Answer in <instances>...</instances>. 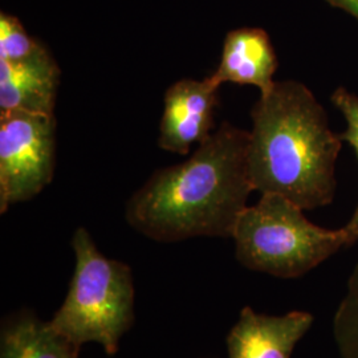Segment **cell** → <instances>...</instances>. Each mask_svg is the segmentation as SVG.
<instances>
[{
	"instance_id": "1",
	"label": "cell",
	"mask_w": 358,
	"mask_h": 358,
	"mask_svg": "<svg viewBox=\"0 0 358 358\" xmlns=\"http://www.w3.org/2000/svg\"><path fill=\"white\" fill-rule=\"evenodd\" d=\"M250 131L224 121L195 153L154 173L127 205L129 224L157 242L232 238L254 192L248 174Z\"/></svg>"
},
{
	"instance_id": "2",
	"label": "cell",
	"mask_w": 358,
	"mask_h": 358,
	"mask_svg": "<svg viewBox=\"0 0 358 358\" xmlns=\"http://www.w3.org/2000/svg\"><path fill=\"white\" fill-rule=\"evenodd\" d=\"M248 174L254 192L278 194L303 210L331 205L343 140L304 84L276 81L254 105Z\"/></svg>"
},
{
	"instance_id": "3",
	"label": "cell",
	"mask_w": 358,
	"mask_h": 358,
	"mask_svg": "<svg viewBox=\"0 0 358 358\" xmlns=\"http://www.w3.org/2000/svg\"><path fill=\"white\" fill-rule=\"evenodd\" d=\"M71 245L75 272L63 306L50 321L52 328L78 349L97 343L115 355L134 322L131 269L101 254L84 227L75 231Z\"/></svg>"
},
{
	"instance_id": "4",
	"label": "cell",
	"mask_w": 358,
	"mask_h": 358,
	"mask_svg": "<svg viewBox=\"0 0 358 358\" xmlns=\"http://www.w3.org/2000/svg\"><path fill=\"white\" fill-rule=\"evenodd\" d=\"M304 210L278 194H262L238 219L232 239L245 268L294 279L349 247L345 227L328 230L308 220Z\"/></svg>"
},
{
	"instance_id": "5",
	"label": "cell",
	"mask_w": 358,
	"mask_h": 358,
	"mask_svg": "<svg viewBox=\"0 0 358 358\" xmlns=\"http://www.w3.org/2000/svg\"><path fill=\"white\" fill-rule=\"evenodd\" d=\"M55 113L0 112V213L36 196L53 179Z\"/></svg>"
},
{
	"instance_id": "6",
	"label": "cell",
	"mask_w": 358,
	"mask_h": 358,
	"mask_svg": "<svg viewBox=\"0 0 358 358\" xmlns=\"http://www.w3.org/2000/svg\"><path fill=\"white\" fill-rule=\"evenodd\" d=\"M219 88L210 76L182 78L167 88L158 138L161 149L186 155L194 143L201 145L210 137Z\"/></svg>"
},
{
	"instance_id": "7",
	"label": "cell",
	"mask_w": 358,
	"mask_h": 358,
	"mask_svg": "<svg viewBox=\"0 0 358 358\" xmlns=\"http://www.w3.org/2000/svg\"><path fill=\"white\" fill-rule=\"evenodd\" d=\"M313 321V315L304 310L268 316L244 307L227 336L229 358H291Z\"/></svg>"
},
{
	"instance_id": "8",
	"label": "cell",
	"mask_w": 358,
	"mask_h": 358,
	"mask_svg": "<svg viewBox=\"0 0 358 358\" xmlns=\"http://www.w3.org/2000/svg\"><path fill=\"white\" fill-rule=\"evenodd\" d=\"M60 85V68L48 50L10 63L0 60V112L53 113Z\"/></svg>"
},
{
	"instance_id": "9",
	"label": "cell",
	"mask_w": 358,
	"mask_h": 358,
	"mask_svg": "<svg viewBox=\"0 0 358 358\" xmlns=\"http://www.w3.org/2000/svg\"><path fill=\"white\" fill-rule=\"evenodd\" d=\"M278 69V57L268 34L260 28H239L227 34L223 43L222 59L210 78L222 85H254L260 96L269 93Z\"/></svg>"
},
{
	"instance_id": "10",
	"label": "cell",
	"mask_w": 358,
	"mask_h": 358,
	"mask_svg": "<svg viewBox=\"0 0 358 358\" xmlns=\"http://www.w3.org/2000/svg\"><path fill=\"white\" fill-rule=\"evenodd\" d=\"M80 350L31 312L7 319L0 333V358H69Z\"/></svg>"
},
{
	"instance_id": "11",
	"label": "cell",
	"mask_w": 358,
	"mask_h": 358,
	"mask_svg": "<svg viewBox=\"0 0 358 358\" xmlns=\"http://www.w3.org/2000/svg\"><path fill=\"white\" fill-rule=\"evenodd\" d=\"M332 331L338 358H358V260L334 312Z\"/></svg>"
},
{
	"instance_id": "12",
	"label": "cell",
	"mask_w": 358,
	"mask_h": 358,
	"mask_svg": "<svg viewBox=\"0 0 358 358\" xmlns=\"http://www.w3.org/2000/svg\"><path fill=\"white\" fill-rule=\"evenodd\" d=\"M47 50L38 40L31 38L20 20L8 13H0V60L19 63Z\"/></svg>"
},
{
	"instance_id": "13",
	"label": "cell",
	"mask_w": 358,
	"mask_h": 358,
	"mask_svg": "<svg viewBox=\"0 0 358 358\" xmlns=\"http://www.w3.org/2000/svg\"><path fill=\"white\" fill-rule=\"evenodd\" d=\"M332 103L344 115L346 121L345 131L340 134V138L346 141L356 152L358 158V96L350 93L345 88H337L333 92ZM349 235V244L358 242V205L355 214L345 226Z\"/></svg>"
},
{
	"instance_id": "14",
	"label": "cell",
	"mask_w": 358,
	"mask_h": 358,
	"mask_svg": "<svg viewBox=\"0 0 358 358\" xmlns=\"http://www.w3.org/2000/svg\"><path fill=\"white\" fill-rule=\"evenodd\" d=\"M333 7H337L343 11L352 15L358 20V0H327Z\"/></svg>"
},
{
	"instance_id": "15",
	"label": "cell",
	"mask_w": 358,
	"mask_h": 358,
	"mask_svg": "<svg viewBox=\"0 0 358 358\" xmlns=\"http://www.w3.org/2000/svg\"><path fill=\"white\" fill-rule=\"evenodd\" d=\"M78 352H80V350H77L73 355H71V357L69 358H78Z\"/></svg>"
}]
</instances>
